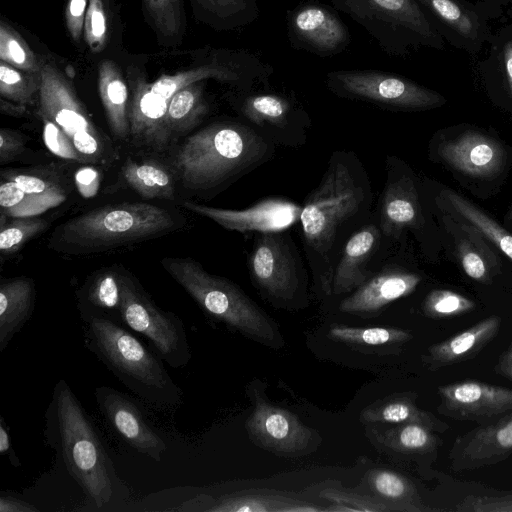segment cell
Listing matches in <instances>:
<instances>
[{"label":"cell","instance_id":"cell-14","mask_svg":"<svg viewBox=\"0 0 512 512\" xmlns=\"http://www.w3.org/2000/svg\"><path fill=\"white\" fill-rule=\"evenodd\" d=\"M234 109L274 143L299 146L306 141L310 119L292 97L280 93L237 91L230 96Z\"/></svg>","mask_w":512,"mask_h":512},{"label":"cell","instance_id":"cell-44","mask_svg":"<svg viewBox=\"0 0 512 512\" xmlns=\"http://www.w3.org/2000/svg\"><path fill=\"white\" fill-rule=\"evenodd\" d=\"M0 60L25 72L40 73V59L22 36L4 21L0 22Z\"/></svg>","mask_w":512,"mask_h":512},{"label":"cell","instance_id":"cell-17","mask_svg":"<svg viewBox=\"0 0 512 512\" xmlns=\"http://www.w3.org/2000/svg\"><path fill=\"white\" fill-rule=\"evenodd\" d=\"M251 440L259 447L284 455L309 452L320 442L317 431L306 426L293 413L257 396L245 423Z\"/></svg>","mask_w":512,"mask_h":512},{"label":"cell","instance_id":"cell-59","mask_svg":"<svg viewBox=\"0 0 512 512\" xmlns=\"http://www.w3.org/2000/svg\"><path fill=\"white\" fill-rule=\"evenodd\" d=\"M483 3H487L490 5L498 6L504 8L508 4H512V0H475Z\"/></svg>","mask_w":512,"mask_h":512},{"label":"cell","instance_id":"cell-16","mask_svg":"<svg viewBox=\"0 0 512 512\" xmlns=\"http://www.w3.org/2000/svg\"><path fill=\"white\" fill-rule=\"evenodd\" d=\"M127 82L130 91L129 145L153 155L167 154L172 148L165 123L169 100L152 91L151 83L139 68L131 66L127 69Z\"/></svg>","mask_w":512,"mask_h":512},{"label":"cell","instance_id":"cell-55","mask_svg":"<svg viewBox=\"0 0 512 512\" xmlns=\"http://www.w3.org/2000/svg\"><path fill=\"white\" fill-rule=\"evenodd\" d=\"M39 509L34 505L14 497L10 494L1 493L0 512H37Z\"/></svg>","mask_w":512,"mask_h":512},{"label":"cell","instance_id":"cell-45","mask_svg":"<svg viewBox=\"0 0 512 512\" xmlns=\"http://www.w3.org/2000/svg\"><path fill=\"white\" fill-rule=\"evenodd\" d=\"M49 209L43 202L23 191L14 181L0 177V215L38 216Z\"/></svg>","mask_w":512,"mask_h":512},{"label":"cell","instance_id":"cell-1","mask_svg":"<svg viewBox=\"0 0 512 512\" xmlns=\"http://www.w3.org/2000/svg\"><path fill=\"white\" fill-rule=\"evenodd\" d=\"M373 190L352 151L336 150L318 185L304 199L299 221L314 284L331 294L333 273L351 235L370 222Z\"/></svg>","mask_w":512,"mask_h":512},{"label":"cell","instance_id":"cell-39","mask_svg":"<svg viewBox=\"0 0 512 512\" xmlns=\"http://www.w3.org/2000/svg\"><path fill=\"white\" fill-rule=\"evenodd\" d=\"M159 40L178 44L182 39L185 14L182 0H142Z\"/></svg>","mask_w":512,"mask_h":512},{"label":"cell","instance_id":"cell-9","mask_svg":"<svg viewBox=\"0 0 512 512\" xmlns=\"http://www.w3.org/2000/svg\"><path fill=\"white\" fill-rule=\"evenodd\" d=\"M120 323L144 337L150 348L171 368L186 366L192 352L184 322L153 301L138 279L124 269Z\"/></svg>","mask_w":512,"mask_h":512},{"label":"cell","instance_id":"cell-10","mask_svg":"<svg viewBox=\"0 0 512 512\" xmlns=\"http://www.w3.org/2000/svg\"><path fill=\"white\" fill-rule=\"evenodd\" d=\"M327 89L339 98L371 103L394 111H422L442 106L440 93L401 75L374 69L333 70Z\"/></svg>","mask_w":512,"mask_h":512},{"label":"cell","instance_id":"cell-12","mask_svg":"<svg viewBox=\"0 0 512 512\" xmlns=\"http://www.w3.org/2000/svg\"><path fill=\"white\" fill-rule=\"evenodd\" d=\"M274 68L253 53L216 50L201 65L173 75H162L151 83L155 94L170 99L180 89L207 79L228 84L238 91H251L257 83L268 84Z\"/></svg>","mask_w":512,"mask_h":512},{"label":"cell","instance_id":"cell-61","mask_svg":"<svg viewBox=\"0 0 512 512\" xmlns=\"http://www.w3.org/2000/svg\"><path fill=\"white\" fill-rule=\"evenodd\" d=\"M510 218H512V211L510 212Z\"/></svg>","mask_w":512,"mask_h":512},{"label":"cell","instance_id":"cell-6","mask_svg":"<svg viewBox=\"0 0 512 512\" xmlns=\"http://www.w3.org/2000/svg\"><path fill=\"white\" fill-rule=\"evenodd\" d=\"M161 265L213 319L265 345H282L274 321L229 279L209 273L191 257L166 256Z\"/></svg>","mask_w":512,"mask_h":512},{"label":"cell","instance_id":"cell-41","mask_svg":"<svg viewBox=\"0 0 512 512\" xmlns=\"http://www.w3.org/2000/svg\"><path fill=\"white\" fill-rule=\"evenodd\" d=\"M40 85V73L25 72L0 60L1 98L32 106L39 100Z\"/></svg>","mask_w":512,"mask_h":512},{"label":"cell","instance_id":"cell-57","mask_svg":"<svg viewBox=\"0 0 512 512\" xmlns=\"http://www.w3.org/2000/svg\"><path fill=\"white\" fill-rule=\"evenodd\" d=\"M495 371L512 381V341L509 347L499 357Z\"/></svg>","mask_w":512,"mask_h":512},{"label":"cell","instance_id":"cell-35","mask_svg":"<svg viewBox=\"0 0 512 512\" xmlns=\"http://www.w3.org/2000/svg\"><path fill=\"white\" fill-rule=\"evenodd\" d=\"M361 418L367 423H421L437 432H443L449 428L445 422L439 420L433 414L419 409L414 400L407 396H396L378 406L366 409Z\"/></svg>","mask_w":512,"mask_h":512},{"label":"cell","instance_id":"cell-32","mask_svg":"<svg viewBox=\"0 0 512 512\" xmlns=\"http://www.w3.org/2000/svg\"><path fill=\"white\" fill-rule=\"evenodd\" d=\"M204 87L203 81L190 84L169 99L165 123L172 147L207 115L209 105L204 95Z\"/></svg>","mask_w":512,"mask_h":512},{"label":"cell","instance_id":"cell-8","mask_svg":"<svg viewBox=\"0 0 512 512\" xmlns=\"http://www.w3.org/2000/svg\"><path fill=\"white\" fill-rule=\"evenodd\" d=\"M330 2L362 26L390 56L406 57L420 47L444 49V39L416 0Z\"/></svg>","mask_w":512,"mask_h":512},{"label":"cell","instance_id":"cell-22","mask_svg":"<svg viewBox=\"0 0 512 512\" xmlns=\"http://www.w3.org/2000/svg\"><path fill=\"white\" fill-rule=\"evenodd\" d=\"M512 454V413L482 424L455 439L449 452L455 472L478 469L506 459Z\"/></svg>","mask_w":512,"mask_h":512},{"label":"cell","instance_id":"cell-60","mask_svg":"<svg viewBox=\"0 0 512 512\" xmlns=\"http://www.w3.org/2000/svg\"><path fill=\"white\" fill-rule=\"evenodd\" d=\"M506 14L508 18L512 19V7L507 9Z\"/></svg>","mask_w":512,"mask_h":512},{"label":"cell","instance_id":"cell-15","mask_svg":"<svg viewBox=\"0 0 512 512\" xmlns=\"http://www.w3.org/2000/svg\"><path fill=\"white\" fill-rule=\"evenodd\" d=\"M286 24L291 47L319 57L335 56L351 42L345 23L325 4L306 2L288 10Z\"/></svg>","mask_w":512,"mask_h":512},{"label":"cell","instance_id":"cell-33","mask_svg":"<svg viewBox=\"0 0 512 512\" xmlns=\"http://www.w3.org/2000/svg\"><path fill=\"white\" fill-rule=\"evenodd\" d=\"M488 45L476 68L485 83L500 87L512 104V19L492 33Z\"/></svg>","mask_w":512,"mask_h":512},{"label":"cell","instance_id":"cell-47","mask_svg":"<svg viewBox=\"0 0 512 512\" xmlns=\"http://www.w3.org/2000/svg\"><path fill=\"white\" fill-rule=\"evenodd\" d=\"M475 303L467 297L450 290H433L425 298L422 309L431 318H445L467 313Z\"/></svg>","mask_w":512,"mask_h":512},{"label":"cell","instance_id":"cell-42","mask_svg":"<svg viewBox=\"0 0 512 512\" xmlns=\"http://www.w3.org/2000/svg\"><path fill=\"white\" fill-rule=\"evenodd\" d=\"M328 335L331 339L349 345L381 346L403 343L412 338V335L399 328L393 327H350L332 325Z\"/></svg>","mask_w":512,"mask_h":512},{"label":"cell","instance_id":"cell-20","mask_svg":"<svg viewBox=\"0 0 512 512\" xmlns=\"http://www.w3.org/2000/svg\"><path fill=\"white\" fill-rule=\"evenodd\" d=\"M182 206L206 217L226 230L245 232L285 231L299 218L302 206L280 197L264 199L245 209H224L184 200Z\"/></svg>","mask_w":512,"mask_h":512},{"label":"cell","instance_id":"cell-25","mask_svg":"<svg viewBox=\"0 0 512 512\" xmlns=\"http://www.w3.org/2000/svg\"><path fill=\"white\" fill-rule=\"evenodd\" d=\"M440 157L458 171L487 177L503 166L504 150L494 139L476 132L463 133L438 146Z\"/></svg>","mask_w":512,"mask_h":512},{"label":"cell","instance_id":"cell-50","mask_svg":"<svg viewBox=\"0 0 512 512\" xmlns=\"http://www.w3.org/2000/svg\"><path fill=\"white\" fill-rule=\"evenodd\" d=\"M40 119L43 123V139L48 149L56 156L83 164L81 157L61 128L46 118Z\"/></svg>","mask_w":512,"mask_h":512},{"label":"cell","instance_id":"cell-19","mask_svg":"<svg viewBox=\"0 0 512 512\" xmlns=\"http://www.w3.org/2000/svg\"><path fill=\"white\" fill-rule=\"evenodd\" d=\"M386 169L377 223L387 241H396L406 229L420 228L422 213L415 181L404 163L388 156Z\"/></svg>","mask_w":512,"mask_h":512},{"label":"cell","instance_id":"cell-58","mask_svg":"<svg viewBox=\"0 0 512 512\" xmlns=\"http://www.w3.org/2000/svg\"><path fill=\"white\" fill-rule=\"evenodd\" d=\"M0 112L3 115L15 118H24L29 114L27 106L17 104L3 98H0Z\"/></svg>","mask_w":512,"mask_h":512},{"label":"cell","instance_id":"cell-49","mask_svg":"<svg viewBox=\"0 0 512 512\" xmlns=\"http://www.w3.org/2000/svg\"><path fill=\"white\" fill-rule=\"evenodd\" d=\"M474 239L462 237L458 242V255L465 273L472 279L487 282L490 268L485 254L475 245Z\"/></svg>","mask_w":512,"mask_h":512},{"label":"cell","instance_id":"cell-28","mask_svg":"<svg viewBox=\"0 0 512 512\" xmlns=\"http://www.w3.org/2000/svg\"><path fill=\"white\" fill-rule=\"evenodd\" d=\"M36 302L34 279L27 276L0 280V352L31 318Z\"/></svg>","mask_w":512,"mask_h":512},{"label":"cell","instance_id":"cell-51","mask_svg":"<svg viewBox=\"0 0 512 512\" xmlns=\"http://www.w3.org/2000/svg\"><path fill=\"white\" fill-rule=\"evenodd\" d=\"M465 512H512V493L468 497L456 507Z\"/></svg>","mask_w":512,"mask_h":512},{"label":"cell","instance_id":"cell-21","mask_svg":"<svg viewBox=\"0 0 512 512\" xmlns=\"http://www.w3.org/2000/svg\"><path fill=\"white\" fill-rule=\"evenodd\" d=\"M438 412L455 420L484 421L512 411V390L478 381L439 386Z\"/></svg>","mask_w":512,"mask_h":512},{"label":"cell","instance_id":"cell-56","mask_svg":"<svg viewBox=\"0 0 512 512\" xmlns=\"http://www.w3.org/2000/svg\"><path fill=\"white\" fill-rule=\"evenodd\" d=\"M76 176V183L82 193L88 195L95 191L97 184V174L91 168H85L79 171Z\"/></svg>","mask_w":512,"mask_h":512},{"label":"cell","instance_id":"cell-31","mask_svg":"<svg viewBox=\"0 0 512 512\" xmlns=\"http://www.w3.org/2000/svg\"><path fill=\"white\" fill-rule=\"evenodd\" d=\"M0 177L14 181L23 191L49 208L63 203L72 192V182L55 164L27 168H4Z\"/></svg>","mask_w":512,"mask_h":512},{"label":"cell","instance_id":"cell-29","mask_svg":"<svg viewBox=\"0 0 512 512\" xmlns=\"http://www.w3.org/2000/svg\"><path fill=\"white\" fill-rule=\"evenodd\" d=\"M98 90L113 139L118 143H130L128 82L117 64L104 60L98 68Z\"/></svg>","mask_w":512,"mask_h":512},{"label":"cell","instance_id":"cell-3","mask_svg":"<svg viewBox=\"0 0 512 512\" xmlns=\"http://www.w3.org/2000/svg\"><path fill=\"white\" fill-rule=\"evenodd\" d=\"M44 436L94 509L111 510L129 497L96 426L64 379L54 386Z\"/></svg>","mask_w":512,"mask_h":512},{"label":"cell","instance_id":"cell-48","mask_svg":"<svg viewBox=\"0 0 512 512\" xmlns=\"http://www.w3.org/2000/svg\"><path fill=\"white\" fill-rule=\"evenodd\" d=\"M108 37L107 15L103 0H89L84 22V38L94 53L102 51Z\"/></svg>","mask_w":512,"mask_h":512},{"label":"cell","instance_id":"cell-26","mask_svg":"<svg viewBox=\"0 0 512 512\" xmlns=\"http://www.w3.org/2000/svg\"><path fill=\"white\" fill-rule=\"evenodd\" d=\"M124 267L113 265L92 273L77 291V307L83 322L106 318L120 323Z\"/></svg>","mask_w":512,"mask_h":512},{"label":"cell","instance_id":"cell-40","mask_svg":"<svg viewBox=\"0 0 512 512\" xmlns=\"http://www.w3.org/2000/svg\"><path fill=\"white\" fill-rule=\"evenodd\" d=\"M444 195L459 214L512 260V235L510 233L458 193L445 190Z\"/></svg>","mask_w":512,"mask_h":512},{"label":"cell","instance_id":"cell-24","mask_svg":"<svg viewBox=\"0 0 512 512\" xmlns=\"http://www.w3.org/2000/svg\"><path fill=\"white\" fill-rule=\"evenodd\" d=\"M420 281V275L388 263L345 297L339 308L350 314H372L412 293Z\"/></svg>","mask_w":512,"mask_h":512},{"label":"cell","instance_id":"cell-54","mask_svg":"<svg viewBox=\"0 0 512 512\" xmlns=\"http://www.w3.org/2000/svg\"><path fill=\"white\" fill-rule=\"evenodd\" d=\"M0 453L6 456L14 467H19L21 462L14 451L11 443L9 427L6 425L4 418H0Z\"/></svg>","mask_w":512,"mask_h":512},{"label":"cell","instance_id":"cell-46","mask_svg":"<svg viewBox=\"0 0 512 512\" xmlns=\"http://www.w3.org/2000/svg\"><path fill=\"white\" fill-rule=\"evenodd\" d=\"M321 497L331 502V504L328 507L324 508L325 511H405L403 507L392 504L386 500L378 499L376 497L368 495L349 493L336 489H329L321 492Z\"/></svg>","mask_w":512,"mask_h":512},{"label":"cell","instance_id":"cell-38","mask_svg":"<svg viewBox=\"0 0 512 512\" xmlns=\"http://www.w3.org/2000/svg\"><path fill=\"white\" fill-rule=\"evenodd\" d=\"M51 219L38 216L6 217L0 215V254H16L27 242L45 232Z\"/></svg>","mask_w":512,"mask_h":512},{"label":"cell","instance_id":"cell-52","mask_svg":"<svg viewBox=\"0 0 512 512\" xmlns=\"http://www.w3.org/2000/svg\"><path fill=\"white\" fill-rule=\"evenodd\" d=\"M29 138L12 128L0 129V164L5 165L19 159L27 147Z\"/></svg>","mask_w":512,"mask_h":512},{"label":"cell","instance_id":"cell-5","mask_svg":"<svg viewBox=\"0 0 512 512\" xmlns=\"http://www.w3.org/2000/svg\"><path fill=\"white\" fill-rule=\"evenodd\" d=\"M83 323L85 348L130 391L158 409L182 403V390L163 360L130 329L106 318Z\"/></svg>","mask_w":512,"mask_h":512},{"label":"cell","instance_id":"cell-7","mask_svg":"<svg viewBox=\"0 0 512 512\" xmlns=\"http://www.w3.org/2000/svg\"><path fill=\"white\" fill-rule=\"evenodd\" d=\"M40 76L39 118L61 128L83 164L110 169L119 159L118 146L93 122L72 83L46 58L40 59Z\"/></svg>","mask_w":512,"mask_h":512},{"label":"cell","instance_id":"cell-27","mask_svg":"<svg viewBox=\"0 0 512 512\" xmlns=\"http://www.w3.org/2000/svg\"><path fill=\"white\" fill-rule=\"evenodd\" d=\"M499 316H490L440 343L430 346L423 360L429 370L466 361L478 354L498 333Z\"/></svg>","mask_w":512,"mask_h":512},{"label":"cell","instance_id":"cell-23","mask_svg":"<svg viewBox=\"0 0 512 512\" xmlns=\"http://www.w3.org/2000/svg\"><path fill=\"white\" fill-rule=\"evenodd\" d=\"M387 239L377 221H370L355 231L346 242L336 264L331 294L344 295L353 292L374 273L371 265Z\"/></svg>","mask_w":512,"mask_h":512},{"label":"cell","instance_id":"cell-13","mask_svg":"<svg viewBox=\"0 0 512 512\" xmlns=\"http://www.w3.org/2000/svg\"><path fill=\"white\" fill-rule=\"evenodd\" d=\"M441 35L456 49L478 55L492 36L490 21L503 8L470 0H416Z\"/></svg>","mask_w":512,"mask_h":512},{"label":"cell","instance_id":"cell-4","mask_svg":"<svg viewBox=\"0 0 512 512\" xmlns=\"http://www.w3.org/2000/svg\"><path fill=\"white\" fill-rule=\"evenodd\" d=\"M185 226L186 217L172 207L120 202L62 222L51 232L47 247L65 255H96L157 239Z\"/></svg>","mask_w":512,"mask_h":512},{"label":"cell","instance_id":"cell-53","mask_svg":"<svg viewBox=\"0 0 512 512\" xmlns=\"http://www.w3.org/2000/svg\"><path fill=\"white\" fill-rule=\"evenodd\" d=\"M89 0H68L65 8V22L70 37L79 42L84 33V22Z\"/></svg>","mask_w":512,"mask_h":512},{"label":"cell","instance_id":"cell-36","mask_svg":"<svg viewBox=\"0 0 512 512\" xmlns=\"http://www.w3.org/2000/svg\"><path fill=\"white\" fill-rule=\"evenodd\" d=\"M215 29L233 30L252 24L260 15L257 0H195Z\"/></svg>","mask_w":512,"mask_h":512},{"label":"cell","instance_id":"cell-30","mask_svg":"<svg viewBox=\"0 0 512 512\" xmlns=\"http://www.w3.org/2000/svg\"><path fill=\"white\" fill-rule=\"evenodd\" d=\"M124 187L133 190L144 199L174 201L177 180L169 164L157 158L127 159L120 171Z\"/></svg>","mask_w":512,"mask_h":512},{"label":"cell","instance_id":"cell-34","mask_svg":"<svg viewBox=\"0 0 512 512\" xmlns=\"http://www.w3.org/2000/svg\"><path fill=\"white\" fill-rule=\"evenodd\" d=\"M313 503L278 495L245 494L220 498L209 512H312L323 511Z\"/></svg>","mask_w":512,"mask_h":512},{"label":"cell","instance_id":"cell-2","mask_svg":"<svg viewBox=\"0 0 512 512\" xmlns=\"http://www.w3.org/2000/svg\"><path fill=\"white\" fill-rule=\"evenodd\" d=\"M168 153L178 185L210 199L269 161L275 143L250 124L222 120L187 135Z\"/></svg>","mask_w":512,"mask_h":512},{"label":"cell","instance_id":"cell-11","mask_svg":"<svg viewBox=\"0 0 512 512\" xmlns=\"http://www.w3.org/2000/svg\"><path fill=\"white\" fill-rule=\"evenodd\" d=\"M248 267L254 285L273 301L291 302L305 291L306 270L289 233H258Z\"/></svg>","mask_w":512,"mask_h":512},{"label":"cell","instance_id":"cell-18","mask_svg":"<svg viewBox=\"0 0 512 512\" xmlns=\"http://www.w3.org/2000/svg\"><path fill=\"white\" fill-rule=\"evenodd\" d=\"M94 396L103 417L122 440L155 462L162 461L167 444L132 397L109 386L96 387Z\"/></svg>","mask_w":512,"mask_h":512},{"label":"cell","instance_id":"cell-43","mask_svg":"<svg viewBox=\"0 0 512 512\" xmlns=\"http://www.w3.org/2000/svg\"><path fill=\"white\" fill-rule=\"evenodd\" d=\"M384 443L397 451L406 453H426L438 445L433 430L421 423L398 424L384 434Z\"/></svg>","mask_w":512,"mask_h":512},{"label":"cell","instance_id":"cell-37","mask_svg":"<svg viewBox=\"0 0 512 512\" xmlns=\"http://www.w3.org/2000/svg\"><path fill=\"white\" fill-rule=\"evenodd\" d=\"M368 483L379 497L403 507L405 511L430 510L422 506L413 484L396 472L386 469L372 470L368 474Z\"/></svg>","mask_w":512,"mask_h":512}]
</instances>
